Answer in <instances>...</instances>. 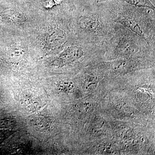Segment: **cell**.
Instances as JSON below:
<instances>
[{
	"label": "cell",
	"instance_id": "cell-5",
	"mask_svg": "<svg viewBox=\"0 0 155 155\" xmlns=\"http://www.w3.org/2000/svg\"><path fill=\"white\" fill-rule=\"evenodd\" d=\"M97 3L107 1H119L124 2L135 6L139 7L149 8L155 11V0H94Z\"/></svg>",
	"mask_w": 155,
	"mask_h": 155
},
{
	"label": "cell",
	"instance_id": "cell-3",
	"mask_svg": "<svg viewBox=\"0 0 155 155\" xmlns=\"http://www.w3.org/2000/svg\"><path fill=\"white\" fill-rule=\"evenodd\" d=\"M105 56L112 59L154 55L155 48L125 26L114 23L110 38L105 45Z\"/></svg>",
	"mask_w": 155,
	"mask_h": 155
},
{
	"label": "cell",
	"instance_id": "cell-11",
	"mask_svg": "<svg viewBox=\"0 0 155 155\" xmlns=\"http://www.w3.org/2000/svg\"><path fill=\"white\" fill-rule=\"evenodd\" d=\"M0 1H5V0H0Z\"/></svg>",
	"mask_w": 155,
	"mask_h": 155
},
{
	"label": "cell",
	"instance_id": "cell-7",
	"mask_svg": "<svg viewBox=\"0 0 155 155\" xmlns=\"http://www.w3.org/2000/svg\"><path fill=\"white\" fill-rule=\"evenodd\" d=\"M25 52V50L22 47L14 46L9 49L8 55L11 59H16L22 57Z\"/></svg>",
	"mask_w": 155,
	"mask_h": 155
},
{
	"label": "cell",
	"instance_id": "cell-4",
	"mask_svg": "<svg viewBox=\"0 0 155 155\" xmlns=\"http://www.w3.org/2000/svg\"><path fill=\"white\" fill-rule=\"evenodd\" d=\"M68 40V34L61 27L53 28L48 34L46 43L50 49H59L63 47Z\"/></svg>",
	"mask_w": 155,
	"mask_h": 155
},
{
	"label": "cell",
	"instance_id": "cell-9",
	"mask_svg": "<svg viewBox=\"0 0 155 155\" xmlns=\"http://www.w3.org/2000/svg\"><path fill=\"white\" fill-rule=\"evenodd\" d=\"M45 7L46 8H51L56 5L53 0H48L45 2Z\"/></svg>",
	"mask_w": 155,
	"mask_h": 155
},
{
	"label": "cell",
	"instance_id": "cell-6",
	"mask_svg": "<svg viewBox=\"0 0 155 155\" xmlns=\"http://www.w3.org/2000/svg\"><path fill=\"white\" fill-rule=\"evenodd\" d=\"M3 16L4 19L8 22L13 24H21L26 20V18L24 15L13 10L5 11L3 14Z\"/></svg>",
	"mask_w": 155,
	"mask_h": 155
},
{
	"label": "cell",
	"instance_id": "cell-2",
	"mask_svg": "<svg viewBox=\"0 0 155 155\" xmlns=\"http://www.w3.org/2000/svg\"><path fill=\"white\" fill-rule=\"evenodd\" d=\"M114 23L101 3L95 2L87 5L76 20L81 40L104 47L112 35Z\"/></svg>",
	"mask_w": 155,
	"mask_h": 155
},
{
	"label": "cell",
	"instance_id": "cell-1",
	"mask_svg": "<svg viewBox=\"0 0 155 155\" xmlns=\"http://www.w3.org/2000/svg\"><path fill=\"white\" fill-rule=\"evenodd\" d=\"M101 3L113 22L132 31L155 48V11L119 1Z\"/></svg>",
	"mask_w": 155,
	"mask_h": 155
},
{
	"label": "cell",
	"instance_id": "cell-8",
	"mask_svg": "<svg viewBox=\"0 0 155 155\" xmlns=\"http://www.w3.org/2000/svg\"><path fill=\"white\" fill-rule=\"evenodd\" d=\"M58 89L65 93H70L74 87L73 84L69 81H62L58 84Z\"/></svg>",
	"mask_w": 155,
	"mask_h": 155
},
{
	"label": "cell",
	"instance_id": "cell-10",
	"mask_svg": "<svg viewBox=\"0 0 155 155\" xmlns=\"http://www.w3.org/2000/svg\"><path fill=\"white\" fill-rule=\"evenodd\" d=\"M1 98H2V96H1V93H0V100H1Z\"/></svg>",
	"mask_w": 155,
	"mask_h": 155
}]
</instances>
